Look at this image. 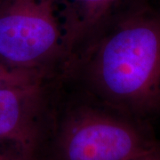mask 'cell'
Listing matches in <instances>:
<instances>
[{
    "label": "cell",
    "mask_w": 160,
    "mask_h": 160,
    "mask_svg": "<svg viewBox=\"0 0 160 160\" xmlns=\"http://www.w3.org/2000/svg\"><path fill=\"white\" fill-rule=\"evenodd\" d=\"M67 34L66 67L118 13L126 0H53Z\"/></svg>",
    "instance_id": "5b68a950"
},
{
    "label": "cell",
    "mask_w": 160,
    "mask_h": 160,
    "mask_svg": "<svg viewBox=\"0 0 160 160\" xmlns=\"http://www.w3.org/2000/svg\"><path fill=\"white\" fill-rule=\"evenodd\" d=\"M50 139L47 160H132L159 145L139 120L89 106L66 115Z\"/></svg>",
    "instance_id": "7a4b0ae2"
},
{
    "label": "cell",
    "mask_w": 160,
    "mask_h": 160,
    "mask_svg": "<svg viewBox=\"0 0 160 160\" xmlns=\"http://www.w3.org/2000/svg\"><path fill=\"white\" fill-rule=\"evenodd\" d=\"M0 160H12L10 158H8L6 155H5L3 152L0 151Z\"/></svg>",
    "instance_id": "ba28073f"
},
{
    "label": "cell",
    "mask_w": 160,
    "mask_h": 160,
    "mask_svg": "<svg viewBox=\"0 0 160 160\" xmlns=\"http://www.w3.org/2000/svg\"><path fill=\"white\" fill-rule=\"evenodd\" d=\"M46 75L38 71L15 69L0 62V88L43 82Z\"/></svg>",
    "instance_id": "8992f818"
},
{
    "label": "cell",
    "mask_w": 160,
    "mask_h": 160,
    "mask_svg": "<svg viewBox=\"0 0 160 160\" xmlns=\"http://www.w3.org/2000/svg\"><path fill=\"white\" fill-rule=\"evenodd\" d=\"M92 91L117 113L139 120L160 111V12H118L78 54Z\"/></svg>",
    "instance_id": "6da1fadb"
},
{
    "label": "cell",
    "mask_w": 160,
    "mask_h": 160,
    "mask_svg": "<svg viewBox=\"0 0 160 160\" xmlns=\"http://www.w3.org/2000/svg\"><path fill=\"white\" fill-rule=\"evenodd\" d=\"M132 160H160V145L149 153Z\"/></svg>",
    "instance_id": "52a82bcc"
},
{
    "label": "cell",
    "mask_w": 160,
    "mask_h": 160,
    "mask_svg": "<svg viewBox=\"0 0 160 160\" xmlns=\"http://www.w3.org/2000/svg\"><path fill=\"white\" fill-rule=\"evenodd\" d=\"M68 59L67 34L53 0H0V62L47 74Z\"/></svg>",
    "instance_id": "3957f363"
},
{
    "label": "cell",
    "mask_w": 160,
    "mask_h": 160,
    "mask_svg": "<svg viewBox=\"0 0 160 160\" xmlns=\"http://www.w3.org/2000/svg\"><path fill=\"white\" fill-rule=\"evenodd\" d=\"M42 82L0 88V151L12 160H40L47 137L41 121Z\"/></svg>",
    "instance_id": "277c9868"
}]
</instances>
